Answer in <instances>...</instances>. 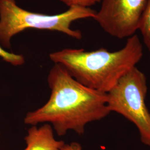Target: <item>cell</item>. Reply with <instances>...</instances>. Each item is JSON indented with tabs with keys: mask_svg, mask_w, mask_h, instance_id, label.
Instances as JSON below:
<instances>
[{
	"mask_svg": "<svg viewBox=\"0 0 150 150\" xmlns=\"http://www.w3.org/2000/svg\"><path fill=\"white\" fill-rule=\"evenodd\" d=\"M147 92L146 77L136 66L106 93L107 106L110 112L119 113L134 123L142 143L150 147V112L145 103Z\"/></svg>",
	"mask_w": 150,
	"mask_h": 150,
	"instance_id": "277c9868",
	"label": "cell"
},
{
	"mask_svg": "<svg viewBox=\"0 0 150 150\" xmlns=\"http://www.w3.org/2000/svg\"><path fill=\"white\" fill-rule=\"evenodd\" d=\"M60 150H83L81 145L78 143L73 142L69 144H64Z\"/></svg>",
	"mask_w": 150,
	"mask_h": 150,
	"instance_id": "30bf717a",
	"label": "cell"
},
{
	"mask_svg": "<svg viewBox=\"0 0 150 150\" xmlns=\"http://www.w3.org/2000/svg\"><path fill=\"white\" fill-rule=\"evenodd\" d=\"M96 13L90 7L74 6L63 13L49 15L24 10L15 0H0V45L11 48V38L28 28L59 31L81 40V32L72 30L71 23L80 19L93 18Z\"/></svg>",
	"mask_w": 150,
	"mask_h": 150,
	"instance_id": "3957f363",
	"label": "cell"
},
{
	"mask_svg": "<svg viewBox=\"0 0 150 150\" xmlns=\"http://www.w3.org/2000/svg\"><path fill=\"white\" fill-rule=\"evenodd\" d=\"M148 0H101L93 19L108 34L122 39L135 35Z\"/></svg>",
	"mask_w": 150,
	"mask_h": 150,
	"instance_id": "5b68a950",
	"label": "cell"
},
{
	"mask_svg": "<svg viewBox=\"0 0 150 150\" xmlns=\"http://www.w3.org/2000/svg\"><path fill=\"white\" fill-rule=\"evenodd\" d=\"M24 140L26 147L23 150H60L65 144L64 141L55 139L54 129L48 123L40 127L31 126Z\"/></svg>",
	"mask_w": 150,
	"mask_h": 150,
	"instance_id": "8992f818",
	"label": "cell"
},
{
	"mask_svg": "<svg viewBox=\"0 0 150 150\" xmlns=\"http://www.w3.org/2000/svg\"><path fill=\"white\" fill-rule=\"evenodd\" d=\"M68 7L80 6L83 7H90L95 5L97 3L100 2L101 0H60Z\"/></svg>",
	"mask_w": 150,
	"mask_h": 150,
	"instance_id": "9c48e42d",
	"label": "cell"
},
{
	"mask_svg": "<svg viewBox=\"0 0 150 150\" xmlns=\"http://www.w3.org/2000/svg\"><path fill=\"white\" fill-rule=\"evenodd\" d=\"M0 57L4 61L9 63L14 66H21L25 62V59L23 56L9 52L5 50L0 45Z\"/></svg>",
	"mask_w": 150,
	"mask_h": 150,
	"instance_id": "ba28073f",
	"label": "cell"
},
{
	"mask_svg": "<svg viewBox=\"0 0 150 150\" xmlns=\"http://www.w3.org/2000/svg\"><path fill=\"white\" fill-rule=\"evenodd\" d=\"M139 30L142 35L144 42L149 52L150 59V0L147 1L139 23Z\"/></svg>",
	"mask_w": 150,
	"mask_h": 150,
	"instance_id": "52a82bcc",
	"label": "cell"
},
{
	"mask_svg": "<svg viewBox=\"0 0 150 150\" xmlns=\"http://www.w3.org/2000/svg\"><path fill=\"white\" fill-rule=\"evenodd\" d=\"M143 56L139 38H128L121 50L110 52L104 48L92 51L64 48L50 54L54 64L62 65L73 78L92 90L107 93Z\"/></svg>",
	"mask_w": 150,
	"mask_h": 150,
	"instance_id": "7a4b0ae2",
	"label": "cell"
},
{
	"mask_svg": "<svg viewBox=\"0 0 150 150\" xmlns=\"http://www.w3.org/2000/svg\"><path fill=\"white\" fill-rule=\"evenodd\" d=\"M47 82L51 91L48 101L42 107L27 113L25 124L48 123L59 136L70 130L82 135L88 123L100 121L110 113L106 93L83 85L61 64H54Z\"/></svg>",
	"mask_w": 150,
	"mask_h": 150,
	"instance_id": "6da1fadb",
	"label": "cell"
}]
</instances>
